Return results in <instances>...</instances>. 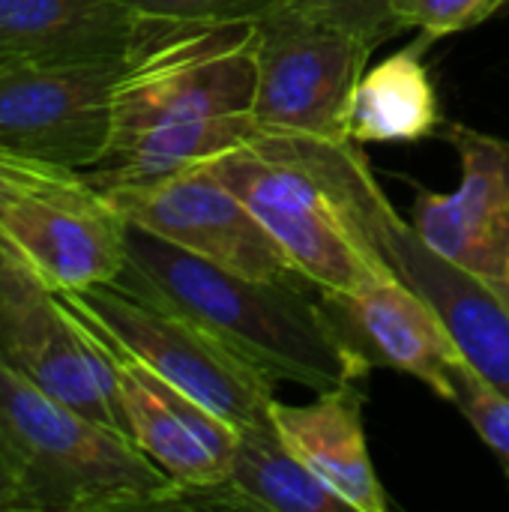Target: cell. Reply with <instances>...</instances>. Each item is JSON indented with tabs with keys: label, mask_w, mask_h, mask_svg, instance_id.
<instances>
[{
	"label": "cell",
	"mask_w": 509,
	"mask_h": 512,
	"mask_svg": "<svg viewBox=\"0 0 509 512\" xmlns=\"http://www.w3.org/2000/svg\"><path fill=\"white\" fill-rule=\"evenodd\" d=\"M111 285L195 324L270 381L327 393L360 384L372 369V360L339 330L321 300L303 294L300 282L240 276L132 222L126 264Z\"/></svg>",
	"instance_id": "obj_1"
},
{
	"label": "cell",
	"mask_w": 509,
	"mask_h": 512,
	"mask_svg": "<svg viewBox=\"0 0 509 512\" xmlns=\"http://www.w3.org/2000/svg\"><path fill=\"white\" fill-rule=\"evenodd\" d=\"M363 162L351 138L258 132L204 168L255 213L312 288L351 294L393 273L357 204Z\"/></svg>",
	"instance_id": "obj_2"
},
{
	"label": "cell",
	"mask_w": 509,
	"mask_h": 512,
	"mask_svg": "<svg viewBox=\"0 0 509 512\" xmlns=\"http://www.w3.org/2000/svg\"><path fill=\"white\" fill-rule=\"evenodd\" d=\"M0 432L36 512L183 507L186 492L132 438L48 396L3 360Z\"/></svg>",
	"instance_id": "obj_3"
},
{
	"label": "cell",
	"mask_w": 509,
	"mask_h": 512,
	"mask_svg": "<svg viewBox=\"0 0 509 512\" xmlns=\"http://www.w3.org/2000/svg\"><path fill=\"white\" fill-rule=\"evenodd\" d=\"M255 45V21L177 24L138 54L135 69L120 84L111 147L156 126L252 114Z\"/></svg>",
	"instance_id": "obj_4"
},
{
	"label": "cell",
	"mask_w": 509,
	"mask_h": 512,
	"mask_svg": "<svg viewBox=\"0 0 509 512\" xmlns=\"http://www.w3.org/2000/svg\"><path fill=\"white\" fill-rule=\"evenodd\" d=\"M81 321L234 429L273 417V381L195 324L147 306L114 285L57 294Z\"/></svg>",
	"instance_id": "obj_5"
},
{
	"label": "cell",
	"mask_w": 509,
	"mask_h": 512,
	"mask_svg": "<svg viewBox=\"0 0 509 512\" xmlns=\"http://www.w3.org/2000/svg\"><path fill=\"white\" fill-rule=\"evenodd\" d=\"M258 132L348 141L354 90L372 45L285 3L255 21Z\"/></svg>",
	"instance_id": "obj_6"
},
{
	"label": "cell",
	"mask_w": 509,
	"mask_h": 512,
	"mask_svg": "<svg viewBox=\"0 0 509 512\" xmlns=\"http://www.w3.org/2000/svg\"><path fill=\"white\" fill-rule=\"evenodd\" d=\"M0 360L21 378L129 438L111 357L93 330L0 234Z\"/></svg>",
	"instance_id": "obj_7"
},
{
	"label": "cell",
	"mask_w": 509,
	"mask_h": 512,
	"mask_svg": "<svg viewBox=\"0 0 509 512\" xmlns=\"http://www.w3.org/2000/svg\"><path fill=\"white\" fill-rule=\"evenodd\" d=\"M129 60L0 69V150L54 168L99 165L114 135V99Z\"/></svg>",
	"instance_id": "obj_8"
},
{
	"label": "cell",
	"mask_w": 509,
	"mask_h": 512,
	"mask_svg": "<svg viewBox=\"0 0 509 512\" xmlns=\"http://www.w3.org/2000/svg\"><path fill=\"white\" fill-rule=\"evenodd\" d=\"M126 222L249 279L309 285L255 213L204 165L135 186L105 189ZM312 288V285H309Z\"/></svg>",
	"instance_id": "obj_9"
},
{
	"label": "cell",
	"mask_w": 509,
	"mask_h": 512,
	"mask_svg": "<svg viewBox=\"0 0 509 512\" xmlns=\"http://www.w3.org/2000/svg\"><path fill=\"white\" fill-rule=\"evenodd\" d=\"M357 204L390 270L438 312L465 360L509 396V309L504 300L423 243L414 225L390 204L369 162L357 174Z\"/></svg>",
	"instance_id": "obj_10"
},
{
	"label": "cell",
	"mask_w": 509,
	"mask_h": 512,
	"mask_svg": "<svg viewBox=\"0 0 509 512\" xmlns=\"http://www.w3.org/2000/svg\"><path fill=\"white\" fill-rule=\"evenodd\" d=\"M126 216L81 171L0 204V234L54 294L111 285L126 264Z\"/></svg>",
	"instance_id": "obj_11"
},
{
	"label": "cell",
	"mask_w": 509,
	"mask_h": 512,
	"mask_svg": "<svg viewBox=\"0 0 509 512\" xmlns=\"http://www.w3.org/2000/svg\"><path fill=\"white\" fill-rule=\"evenodd\" d=\"M459 153L456 192H417L411 225L447 261L489 285L509 309V141L465 123L447 129Z\"/></svg>",
	"instance_id": "obj_12"
},
{
	"label": "cell",
	"mask_w": 509,
	"mask_h": 512,
	"mask_svg": "<svg viewBox=\"0 0 509 512\" xmlns=\"http://www.w3.org/2000/svg\"><path fill=\"white\" fill-rule=\"evenodd\" d=\"M93 336L111 357L129 438L186 492L183 507L222 486L234 462L237 429L198 399L162 381L135 357L123 354L102 333L93 330Z\"/></svg>",
	"instance_id": "obj_13"
},
{
	"label": "cell",
	"mask_w": 509,
	"mask_h": 512,
	"mask_svg": "<svg viewBox=\"0 0 509 512\" xmlns=\"http://www.w3.org/2000/svg\"><path fill=\"white\" fill-rule=\"evenodd\" d=\"M177 24L123 0H0V69L129 60Z\"/></svg>",
	"instance_id": "obj_14"
},
{
	"label": "cell",
	"mask_w": 509,
	"mask_h": 512,
	"mask_svg": "<svg viewBox=\"0 0 509 512\" xmlns=\"http://www.w3.org/2000/svg\"><path fill=\"white\" fill-rule=\"evenodd\" d=\"M321 303L372 366L405 372L450 402L453 378L468 360L438 312L396 273L351 294H321Z\"/></svg>",
	"instance_id": "obj_15"
},
{
	"label": "cell",
	"mask_w": 509,
	"mask_h": 512,
	"mask_svg": "<svg viewBox=\"0 0 509 512\" xmlns=\"http://www.w3.org/2000/svg\"><path fill=\"white\" fill-rule=\"evenodd\" d=\"M273 420L288 447L351 507V512H384L387 495L372 468L363 393L357 384L318 393L309 405L273 402Z\"/></svg>",
	"instance_id": "obj_16"
},
{
	"label": "cell",
	"mask_w": 509,
	"mask_h": 512,
	"mask_svg": "<svg viewBox=\"0 0 509 512\" xmlns=\"http://www.w3.org/2000/svg\"><path fill=\"white\" fill-rule=\"evenodd\" d=\"M189 507L258 512H351V507L288 447L276 420L237 429V450L222 486Z\"/></svg>",
	"instance_id": "obj_17"
},
{
	"label": "cell",
	"mask_w": 509,
	"mask_h": 512,
	"mask_svg": "<svg viewBox=\"0 0 509 512\" xmlns=\"http://www.w3.org/2000/svg\"><path fill=\"white\" fill-rule=\"evenodd\" d=\"M420 48H402L363 72L348 117V138L354 144L420 141L435 135L441 108Z\"/></svg>",
	"instance_id": "obj_18"
},
{
	"label": "cell",
	"mask_w": 509,
	"mask_h": 512,
	"mask_svg": "<svg viewBox=\"0 0 509 512\" xmlns=\"http://www.w3.org/2000/svg\"><path fill=\"white\" fill-rule=\"evenodd\" d=\"M450 402L465 414L474 432L509 471V396L492 387L471 363H465L453 378Z\"/></svg>",
	"instance_id": "obj_19"
},
{
	"label": "cell",
	"mask_w": 509,
	"mask_h": 512,
	"mask_svg": "<svg viewBox=\"0 0 509 512\" xmlns=\"http://www.w3.org/2000/svg\"><path fill=\"white\" fill-rule=\"evenodd\" d=\"M285 6L324 21L330 27L348 30L378 48L387 36L405 30L393 12V0H282Z\"/></svg>",
	"instance_id": "obj_20"
},
{
	"label": "cell",
	"mask_w": 509,
	"mask_h": 512,
	"mask_svg": "<svg viewBox=\"0 0 509 512\" xmlns=\"http://www.w3.org/2000/svg\"><path fill=\"white\" fill-rule=\"evenodd\" d=\"M507 6L509 0H393L399 24L423 30L429 39L471 30Z\"/></svg>",
	"instance_id": "obj_21"
},
{
	"label": "cell",
	"mask_w": 509,
	"mask_h": 512,
	"mask_svg": "<svg viewBox=\"0 0 509 512\" xmlns=\"http://www.w3.org/2000/svg\"><path fill=\"white\" fill-rule=\"evenodd\" d=\"M150 18L186 21V24H237L258 21L282 0H123Z\"/></svg>",
	"instance_id": "obj_22"
},
{
	"label": "cell",
	"mask_w": 509,
	"mask_h": 512,
	"mask_svg": "<svg viewBox=\"0 0 509 512\" xmlns=\"http://www.w3.org/2000/svg\"><path fill=\"white\" fill-rule=\"evenodd\" d=\"M72 174L75 171H69V168H54V165L33 162V159L15 156L9 150H0V204L15 201L36 189H48Z\"/></svg>",
	"instance_id": "obj_23"
},
{
	"label": "cell",
	"mask_w": 509,
	"mask_h": 512,
	"mask_svg": "<svg viewBox=\"0 0 509 512\" xmlns=\"http://www.w3.org/2000/svg\"><path fill=\"white\" fill-rule=\"evenodd\" d=\"M0 512H36L21 465L3 432H0Z\"/></svg>",
	"instance_id": "obj_24"
}]
</instances>
